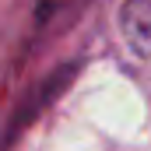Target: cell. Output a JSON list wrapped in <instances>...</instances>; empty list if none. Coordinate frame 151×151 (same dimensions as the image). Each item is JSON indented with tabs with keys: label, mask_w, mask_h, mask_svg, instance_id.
<instances>
[{
	"label": "cell",
	"mask_w": 151,
	"mask_h": 151,
	"mask_svg": "<svg viewBox=\"0 0 151 151\" xmlns=\"http://www.w3.org/2000/svg\"><path fill=\"white\" fill-rule=\"evenodd\" d=\"M119 28L134 53L151 60V0H127L119 11Z\"/></svg>",
	"instance_id": "cell-1"
}]
</instances>
